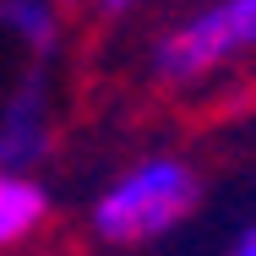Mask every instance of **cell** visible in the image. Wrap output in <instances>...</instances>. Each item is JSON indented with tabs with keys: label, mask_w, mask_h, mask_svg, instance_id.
I'll use <instances>...</instances> for the list:
<instances>
[{
	"label": "cell",
	"mask_w": 256,
	"mask_h": 256,
	"mask_svg": "<svg viewBox=\"0 0 256 256\" xmlns=\"http://www.w3.org/2000/svg\"><path fill=\"white\" fill-rule=\"evenodd\" d=\"M202 202V174L180 153H148L126 164L98 196H93V240L104 246H148L158 234L180 229Z\"/></svg>",
	"instance_id": "6da1fadb"
},
{
	"label": "cell",
	"mask_w": 256,
	"mask_h": 256,
	"mask_svg": "<svg viewBox=\"0 0 256 256\" xmlns=\"http://www.w3.org/2000/svg\"><path fill=\"white\" fill-rule=\"evenodd\" d=\"M246 60H256V0H212L153 38L148 76L164 93H186Z\"/></svg>",
	"instance_id": "7a4b0ae2"
},
{
	"label": "cell",
	"mask_w": 256,
	"mask_h": 256,
	"mask_svg": "<svg viewBox=\"0 0 256 256\" xmlns=\"http://www.w3.org/2000/svg\"><path fill=\"white\" fill-rule=\"evenodd\" d=\"M54 148V109H50V76L44 66H33L6 98H0V169L28 174L33 164H44Z\"/></svg>",
	"instance_id": "3957f363"
},
{
	"label": "cell",
	"mask_w": 256,
	"mask_h": 256,
	"mask_svg": "<svg viewBox=\"0 0 256 256\" xmlns=\"http://www.w3.org/2000/svg\"><path fill=\"white\" fill-rule=\"evenodd\" d=\"M44 224H50V191L33 174L0 169V251L28 246Z\"/></svg>",
	"instance_id": "277c9868"
},
{
	"label": "cell",
	"mask_w": 256,
	"mask_h": 256,
	"mask_svg": "<svg viewBox=\"0 0 256 256\" xmlns=\"http://www.w3.org/2000/svg\"><path fill=\"white\" fill-rule=\"evenodd\" d=\"M60 6L50 0H0V38L22 44L33 54V66H44L54 50H60Z\"/></svg>",
	"instance_id": "5b68a950"
},
{
	"label": "cell",
	"mask_w": 256,
	"mask_h": 256,
	"mask_svg": "<svg viewBox=\"0 0 256 256\" xmlns=\"http://www.w3.org/2000/svg\"><path fill=\"white\" fill-rule=\"evenodd\" d=\"M136 6H142V0H93V11H98V16H131Z\"/></svg>",
	"instance_id": "8992f818"
},
{
	"label": "cell",
	"mask_w": 256,
	"mask_h": 256,
	"mask_svg": "<svg viewBox=\"0 0 256 256\" xmlns=\"http://www.w3.org/2000/svg\"><path fill=\"white\" fill-rule=\"evenodd\" d=\"M229 256H256V224L240 234V240H234V246H229Z\"/></svg>",
	"instance_id": "52a82bcc"
},
{
	"label": "cell",
	"mask_w": 256,
	"mask_h": 256,
	"mask_svg": "<svg viewBox=\"0 0 256 256\" xmlns=\"http://www.w3.org/2000/svg\"><path fill=\"white\" fill-rule=\"evenodd\" d=\"M50 6H60V11H71V6H82V0H50ZM88 6H93V0H88Z\"/></svg>",
	"instance_id": "ba28073f"
}]
</instances>
